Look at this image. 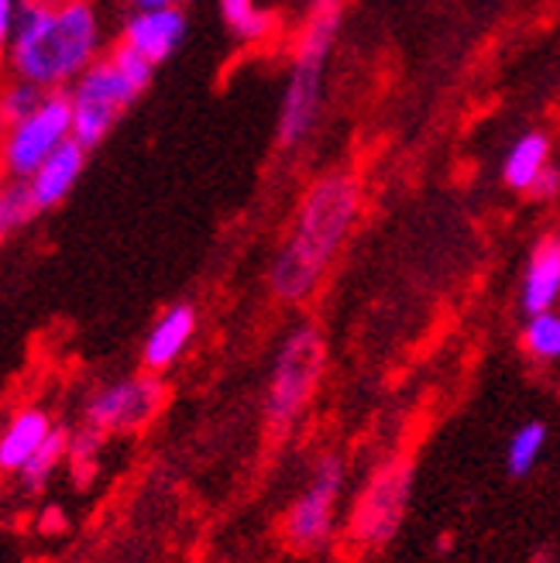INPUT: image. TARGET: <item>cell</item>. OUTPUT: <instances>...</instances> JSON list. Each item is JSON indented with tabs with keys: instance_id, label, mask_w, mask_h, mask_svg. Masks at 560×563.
I'll return each mask as SVG.
<instances>
[{
	"instance_id": "obj_1",
	"label": "cell",
	"mask_w": 560,
	"mask_h": 563,
	"mask_svg": "<svg viewBox=\"0 0 560 563\" xmlns=\"http://www.w3.org/2000/svg\"><path fill=\"white\" fill-rule=\"evenodd\" d=\"M361 176L351 165H333L310 183L268 268V286L278 302L299 306L320 289L361 217Z\"/></svg>"
},
{
	"instance_id": "obj_2",
	"label": "cell",
	"mask_w": 560,
	"mask_h": 563,
	"mask_svg": "<svg viewBox=\"0 0 560 563\" xmlns=\"http://www.w3.org/2000/svg\"><path fill=\"white\" fill-rule=\"evenodd\" d=\"M103 55V21L94 0H21L8 48V73L42 87L69 90Z\"/></svg>"
},
{
	"instance_id": "obj_3",
	"label": "cell",
	"mask_w": 560,
	"mask_h": 563,
	"mask_svg": "<svg viewBox=\"0 0 560 563\" xmlns=\"http://www.w3.org/2000/svg\"><path fill=\"white\" fill-rule=\"evenodd\" d=\"M344 0H314L306 21L299 27V38L293 48V66L286 79V93L278 103L275 141L283 148H299L320 121L323 93H327V63L333 42L341 35Z\"/></svg>"
},
{
	"instance_id": "obj_4",
	"label": "cell",
	"mask_w": 560,
	"mask_h": 563,
	"mask_svg": "<svg viewBox=\"0 0 560 563\" xmlns=\"http://www.w3.org/2000/svg\"><path fill=\"white\" fill-rule=\"evenodd\" d=\"M155 69L158 66L149 63L145 55L118 42L73 82L66 93L73 107V137L83 148L94 152L100 141H107V134L124 118V110L152 87Z\"/></svg>"
},
{
	"instance_id": "obj_5",
	"label": "cell",
	"mask_w": 560,
	"mask_h": 563,
	"mask_svg": "<svg viewBox=\"0 0 560 563\" xmlns=\"http://www.w3.org/2000/svg\"><path fill=\"white\" fill-rule=\"evenodd\" d=\"M327 368V341L317 323H299L278 344L268 391H265V422L272 433H286L314 402Z\"/></svg>"
},
{
	"instance_id": "obj_6",
	"label": "cell",
	"mask_w": 560,
	"mask_h": 563,
	"mask_svg": "<svg viewBox=\"0 0 560 563\" xmlns=\"http://www.w3.org/2000/svg\"><path fill=\"white\" fill-rule=\"evenodd\" d=\"M73 137V107L69 93L55 90L18 121L8 124L0 141V176L4 179H32L35 168Z\"/></svg>"
},
{
	"instance_id": "obj_7",
	"label": "cell",
	"mask_w": 560,
	"mask_h": 563,
	"mask_svg": "<svg viewBox=\"0 0 560 563\" xmlns=\"http://www.w3.org/2000/svg\"><path fill=\"white\" fill-rule=\"evenodd\" d=\"M413 495V461L392 457L382 464L361 492L351 519V537L361 550H382L403 529Z\"/></svg>"
},
{
	"instance_id": "obj_8",
	"label": "cell",
	"mask_w": 560,
	"mask_h": 563,
	"mask_svg": "<svg viewBox=\"0 0 560 563\" xmlns=\"http://www.w3.org/2000/svg\"><path fill=\"white\" fill-rule=\"evenodd\" d=\"M344 488V464L341 457H320L314 467V477L306 492L293 501V509L286 512L283 537L293 550L299 553H317L330 543L333 537V512H338V498Z\"/></svg>"
},
{
	"instance_id": "obj_9",
	"label": "cell",
	"mask_w": 560,
	"mask_h": 563,
	"mask_svg": "<svg viewBox=\"0 0 560 563\" xmlns=\"http://www.w3.org/2000/svg\"><path fill=\"white\" fill-rule=\"evenodd\" d=\"M162 402H165V385L158 382L155 372L131 375L100 385L87 399L83 422H90L100 433H131L152 422Z\"/></svg>"
},
{
	"instance_id": "obj_10",
	"label": "cell",
	"mask_w": 560,
	"mask_h": 563,
	"mask_svg": "<svg viewBox=\"0 0 560 563\" xmlns=\"http://www.w3.org/2000/svg\"><path fill=\"white\" fill-rule=\"evenodd\" d=\"M186 32L189 21L183 8H131V14L121 24V45L162 66L183 48Z\"/></svg>"
},
{
	"instance_id": "obj_11",
	"label": "cell",
	"mask_w": 560,
	"mask_h": 563,
	"mask_svg": "<svg viewBox=\"0 0 560 563\" xmlns=\"http://www.w3.org/2000/svg\"><path fill=\"white\" fill-rule=\"evenodd\" d=\"M196 306L193 302H173L165 306L162 313L155 317V323L145 333V344H142V364L145 372H169L173 364L186 354V347L193 344L196 336Z\"/></svg>"
},
{
	"instance_id": "obj_12",
	"label": "cell",
	"mask_w": 560,
	"mask_h": 563,
	"mask_svg": "<svg viewBox=\"0 0 560 563\" xmlns=\"http://www.w3.org/2000/svg\"><path fill=\"white\" fill-rule=\"evenodd\" d=\"M87 155H90V148H83L76 137H69L63 148H55L35 168V176L28 179V186H32L39 213H48L69 200V192L76 189L83 168H87Z\"/></svg>"
},
{
	"instance_id": "obj_13",
	"label": "cell",
	"mask_w": 560,
	"mask_h": 563,
	"mask_svg": "<svg viewBox=\"0 0 560 563\" xmlns=\"http://www.w3.org/2000/svg\"><path fill=\"white\" fill-rule=\"evenodd\" d=\"M519 306L526 317L560 306V238H543L523 268Z\"/></svg>"
},
{
	"instance_id": "obj_14",
	"label": "cell",
	"mask_w": 560,
	"mask_h": 563,
	"mask_svg": "<svg viewBox=\"0 0 560 563\" xmlns=\"http://www.w3.org/2000/svg\"><path fill=\"white\" fill-rule=\"evenodd\" d=\"M52 416L39 406H24L18 409L8 427L0 430V474H18L28 461H32L35 450L45 443L52 433Z\"/></svg>"
},
{
	"instance_id": "obj_15",
	"label": "cell",
	"mask_w": 560,
	"mask_h": 563,
	"mask_svg": "<svg viewBox=\"0 0 560 563\" xmlns=\"http://www.w3.org/2000/svg\"><path fill=\"white\" fill-rule=\"evenodd\" d=\"M547 165H553L550 137L543 131H523L509 145L506 158H502V179H506V186L516 192H529L543 176Z\"/></svg>"
},
{
	"instance_id": "obj_16",
	"label": "cell",
	"mask_w": 560,
	"mask_h": 563,
	"mask_svg": "<svg viewBox=\"0 0 560 563\" xmlns=\"http://www.w3.org/2000/svg\"><path fill=\"white\" fill-rule=\"evenodd\" d=\"M217 11L231 38L241 45H259L272 35V14L259 0H217Z\"/></svg>"
},
{
	"instance_id": "obj_17",
	"label": "cell",
	"mask_w": 560,
	"mask_h": 563,
	"mask_svg": "<svg viewBox=\"0 0 560 563\" xmlns=\"http://www.w3.org/2000/svg\"><path fill=\"white\" fill-rule=\"evenodd\" d=\"M547 450V422L543 419H529L523 427L513 430L509 443H506V471L516 482H523L526 474H534V467L540 464Z\"/></svg>"
},
{
	"instance_id": "obj_18",
	"label": "cell",
	"mask_w": 560,
	"mask_h": 563,
	"mask_svg": "<svg viewBox=\"0 0 560 563\" xmlns=\"http://www.w3.org/2000/svg\"><path fill=\"white\" fill-rule=\"evenodd\" d=\"M69 457V430L63 427H52V433L45 437V443L32 454V461H28L18 474L28 492H42L45 482L52 477V471L59 467L63 461Z\"/></svg>"
},
{
	"instance_id": "obj_19",
	"label": "cell",
	"mask_w": 560,
	"mask_h": 563,
	"mask_svg": "<svg viewBox=\"0 0 560 563\" xmlns=\"http://www.w3.org/2000/svg\"><path fill=\"white\" fill-rule=\"evenodd\" d=\"M523 347L537 361H560V313L557 309H547V313H537L526 320Z\"/></svg>"
},
{
	"instance_id": "obj_20",
	"label": "cell",
	"mask_w": 560,
	"mask_h": 563,
	"mask_svg": "<svg viewBox=\"0 0 560 563\" xmlns=\"http://www.w3.org/2000/svg\"><path fill=\"white\" fill-rule=\"evenodd\" d=\"M42 100H45V90L35 87V82H28V79H18V76H11L4 87H0V107H4L8 124L24 118V114H32Z\"/></svg>"
},
{
	"instance_id": "obj_21",
	"label": "cell",
	"mask_w": 560,
	"mask_h": 563,
	"mask_svg": "<svg viewBox=\"0 0 560 563\" xmlns=\"http://www.w3.org/2000/svg\"><path fill=\"white\" fill-rule=\"evenodd\" d=\"M103 437L97 427H90V422H83V430L69 433V461H73V471L76 477H83L87 482L94 464H97V454H100V446H103Z\"/></svg>"
},
{
	"instance_id": "obj_22",
	"label": "cell",
	"mask_w": 560,
	"mask_h": 563,
	"mask_svg": "<svg viewBox=\"0 0 560 563\" xmlns=\"http://www.w3.org/2000/svg\"><path fill=\"white\" fill-rule=\"evenodd\" d=\"M18 11H21V0H0V66H8V48H11Z\"/></svg>"
},
{
	"instance_id": "obj_23",
	"label": "cell",
	"mask_w": 560,
	"mask_h": 563,
	"mask_svg": "<svg viewBox=\"0 0 560 563\" xmlns=\"http://www.w3.org/2000/svg\"><path fill=\"white\" fill-rule=\"evenodd\" d=\"M529 192H534V200H553V196H560V165H547Z\"/></svg>"
},
{
	"instance_id": "obj_24",
	"label": "cell",
	"mask_w": 560,
	"mask_h": 563,
	"mask_svg": "<svg viewBox=\"0 0 560 563\" xmlns=\"http://www.w3.org/2000/svg\"><path fill=\"white\" fill-rule=\"evenodd\" d=\"M39 532H45V537H55V532H66V512L59 509V505H45L42 516H39Z\"/></svg>"
},
{
	"instance_id": "obj_25",
	"label": "cell",
	"mask_w": 560,
	"mask_h": 563,
	"mask_svg": "<svg viewBox=\"0 0 560 563\" xmlns=\"http://www.w3.org/2000/svg\"><path fill=\"white\" fill-rule=\"evenodd\" d=\"M131 8H183L186 0H128Z\"/></svg>"
},
{
	"instance_id": "obj_26",
	"label": "cell",
	"mask_w": 560,
	"mask_h": 563,
	"mask_svg": "<svg viewBox=\"0 0 560 563\" xmlns=\"http://www.w3.org/2000/svg\"><path fill=\"white\" fill-rule=\"evenodd\" d=\"M0 186H4V176H0ZM8 234H11V223L4 217V200H0V241H4Z\"/></svg>"
},
{
	"instance_id": "obj_27",
	"label": "cell",
	"mask_w": 560,
	"mask_h": 563,
	"mask_svg": "<svg viewBox=\"0 0 560 563\" xmlns=\"http://www.w3.org/2000/svg\"><path fill=\"white\" fill-rule=\"evenodd\" d=\"M447 550H454V537H447V532H443L440 543H437V553H447Z\"/></svg>"
},
{
	"instance_id": "obj_28",
	"label": "cell",
	"mask_w": 560,
	"mask_h": 563,
	"mask_svg": "<svg viewBox=\"0 0 560 563\" xmlns=\"http://www.w3.org/2000/svg\"><path fill=\"white\" fill-rule=\"evenodd\" d=\"M537 563H550V556H547V553H540V556H537Z\"/></svg>"
},
{
	"instance_id": "obj_29",
	"label": "cell",
	"mask_w": 560,
	"mask_h": 563,
	"mask_svg": "<svg viewBox=\"0 0 560 563\" xmlns=\"http://www.w3.org/2000/svg\"><path fill=\"white\" fill-rule=\"evenodd\" d=\"M48 4H59V0H48Z\"/></svg>"
},
{
	"instance_id": "obj_30",
	"label": "cell",
	"mask_w": 560,
	"mask_h": 563,
	"mask_svg": "<svg viewBox=\"0 0 560 563\" xmlns=\"http://www.w3.org/2000/svg\"><path fill=\"white\" fill-rule=\"evenodd\" d=\"M0 141H4V131H0Z\"/></svg>"
}]
</instances>
